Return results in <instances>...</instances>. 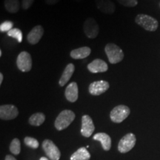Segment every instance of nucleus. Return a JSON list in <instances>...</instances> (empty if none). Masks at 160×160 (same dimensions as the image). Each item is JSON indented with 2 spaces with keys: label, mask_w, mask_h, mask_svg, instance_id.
<instances>
[{
  "label": "nucleus",
  "mask_w": 160,
  "mask_h": 160,
  "mask_svg": "<svg viewBox=\"0 0 160 160\" xmlns=\"http://www.w3.org/2000/svg\"><path fill=\"white\" fill-rule=\"evenodd\" d=\"M94 130L95 127L91 117L88 115H84L82 117V135L85 137H90Z\"/></svg>",
  "instance_id": "obj_11"
},
{
  "label": "nucleus",
  "mask_w": 160,
  "mask_h": 160,
  "mask_svg": "<svg viewBox=\"0 0 160 160\" xmlns=\"http://www.w3.org/2000/svg\"><path fill=\"white\" fill-rule=\"evenodd\" d=\"M91 154L85 148H80L71 157V160H89Z\"/></svg>",
  "instance_id": "obj_19"
},
{
  "label": "nucleus",
  "mask_w": 160,
  "mask_h": 160,
  "mask_svg": "<svg viewBox=\"0 0 160 160\" xmlns=\"http://www.w3.org/2000/svg\"><path fill=\"white\" fill-rule=\"evenodd\" d=\"M10 151L12 153L15 155H18L21 151V145H20V141L18 139H13L12 140L11 145H10Z\"/></svg>",
  "instance_id": "obj_23"
},
{
  "label": "nucleus",
  "mask_w": 160,
  "mask_h": 160,
  "mask_svg": "<svg viewBox=\"0 0 160 160\" xmlns=\"http://www.w3.org/2000/svg\"><path fill=\"white\" fill-rule=\"evenodd\" d=\"M137 25L142 27L144 29L148 31H157L159 26V22L155 18L147 14H138L135 19Z\"/></svg>",
  "instance_id": "obj_3"
},
{
  "label": "nucleus",
  "mask_w": 160,
  "mask_h": 160,
  "mask_svg": "<svg viewBox=\"0 0 160 160\" xmlns=\"http://www.w3.org/2000/svg\"><path fill=\"white\" fill-rule=\"evenodd\" d=\"M75 71V66L73 64L69 63L68 65L65 67V70H64L62 74L61 77L59 80V85L61 87L65 86L66 84L68 83V82L69 81L72 76H73V73Z\"/></svg>",
  "instance_id": "obj_16"
},
{
  "label": "nucleus",
  "mask_w": 160,
  "mask_h": 160,
  "mask_svg": "<svg viewBox=\"0 0 160 160\" xmlns=\"http://www.w3.org/2000/svg\"><path fill=\"white\" fill-rule=\"evenodd\" d=\"M45 120V116L42 113H36L29 118L28 122L33 126H40Z\"/></svg>",
  "instance_id": "obj_21"
},
{
  "label": "nucleus",
  "mask_w": 160,
  "mask_h": 160,
  "mask_svg": "<svg viewBox=\"0 0 160 160\" xmlns=\"http://www.w3.org/2000/svg\"><path fill=\"white\" fill-rule=\"evenodd\" d=\"M13 23L11 21H5L4 22L0 25V31L2 33L3 32H8L9 31L13 28Z\"/></svg>",
  "instance_id": "obj_25"
},
{
  "label": "nucleus",
  "mask_w": 160,
  "mask_h": 160,
  "mask_svg": "<svg viewBox=\"0 0 160 160\" xmlns=\"http://www.w3.org/2000/svg\"><path fill=\"white\" fill-rule=\"evenodd\" d=\"M77 1H79V0H77Z\"/></svg>",
  "instance_id": "obj_33"
},
{
  "label": "nucleus",
  "mask_w": 160,
  "mask_h": 160,
  "mask_svg": "<svg viewBox=\"0 0 160 160\" xmlns=\"http://www.w3.org/2000/svg\"><path fill=\"white\" fill-rule=\"evenodd\" d=\"M3 79H4V76L2 73H0V85H2L3 82Z\"/></svg>",
  "instance_id": "obj_30"
},
{
  "label": "nucleus",
  "mask_w": 160,
  "mask_h": 160,
  "mask_svg": "<svg viewBox=\"0 0 160 160\" xmlns=\"http://www.w3.org/2000/svg\"><path fill=\"white\" fill-rule=\"evenodd\" d=\"M4 6L8 12L11 13H16L20 9V2L19 0H5Z\"/></svg>",
  "instance_id": "obj_20"
},
{
  "label": "nucleus",
  "mask_w": 160,
  "mask_h": 160,
  "mask_svg": "<svg viewBox=\"0 0 160 160\" xmlns=\"http://www.w3.org/2000/svg\"><path fill=\"white\" fill-rule=\"evenodd\" d=\"M25 144L27 146H29L30 148H37L39 147V142L37 141V139H34V138L27 137L25 138Z\"/></svg>",
  "instance_id": "obj_24"
},
{
  "label": "nucleus",
  "mask_w": 160,
  "mask_h": 160,
  "mask_svg": "<svg viewBox=\"0 0 160 160\" xmlns=\"http://www.w3.org/2000/svg\"><path fill=\"white\" fill-rule=\"evenodd\" d=\"M7 33L8 37L14 38V39H17L19 43H21L22 42V32L21 30L18 28H12Z\"/></svg>",
  "instance_id": "obj_22"
},
{
  "label": "nucleus",
  "mask_w": 160,
  "mask_h": 160,
  "mask_svg": "<svg viewBox=\"0 0 160 160\" xmlns=\"http://www.w3.org/2000/svg\"><path fill=\"white\" fill-rule=\"evenodd\" d=\"M34 0H22V7L24 10H28L31 7Z\"/></svg>",
  "instance_id": "obj_27"
},
{
  "label": "nucleus",
  "mask_w": 160,
  "mask_h": 160,
  "mask_svg": "<svg viewBox=\"0 0 160 160\" xmlns=\"http://www.w3.org/2000/svg\"><path fill=\"white\" fill-rule=\"evenodd\" d=\"M93 139L101 142L105 151H109L111 148V139L109 135L105 133H98L93 136Z\"/></svg>",
  "instance_id": "obj_18"
},
{
  "label": "nucleus",
  "mask_w": 160,
  "mask_h": 160,
  "mask_svg": "<svg viewBox=\"0 0 160 160\" xmlns=\"http://www.w3.org/2000/svg\"><path fill=\"white\" fill-rule=\"evenodd\" d=\"M75 117V113L71 110H64L58 115L55 120V128L58 131H62L67 128L73 122Z\"/></svg>",
  "instance_id": "obj_1"
},
{
  "label": "nucleus",
  "mask_w": 160,
  "mask_h": 160,
  "mask_svg": "<svg viewBox=\"0 0 160 160\" xmlns=\"http://www.w3.org/2000/svg\"><path fill=\"white\" fill-rule=\"evenodd\" d=\"M97 8L102 13L106 14H113L115 12V4L111 0H95Z\"/></svg>",
  "instance_id": "obj_13"
},
{
  "label": "nucleus",
  "mask_w": 160,
  "mask_h": 160,
  "mask_svg": "<svg viewBox=\"0 0 160 160\" xmlns=\"http://www.w3.org/2000/svg\"><path fill=\"white\" fill-rule=\"evenodd\" d=\"M105 51L108 61L111 64H117L124 59L123 51L114 43L107 44L105 45Z\"/></svg>",
  "instance_id": "obj_2"
},
{
  "label": "nucleus",
  "mask_w": 160,
  "mask_h": 160,
  "mask_svg": "<svg viewBox=\"0 0 160 160\" xmlns=\"http://www.w3.org/2000/svg\"><path fill=\"white\" fill-rule=\"evenodd\" d=\"M19 115L18 108L13 105H3L0 106V118L3 120H11Z\"/></svg>",
  "instance_id": "obj_10"
},
{
  "label": "nucleus",
  "mask_w": 160,
  "mask_h": 160,
  "mask_svg": "<svg viewBox=\"0 0 160 160\" xmlns=\"http://www.w3.org/2000/svg\"><path fill=\"white\" fill-rule=\"evenodd\" d=\"M65 95L67 100L71 102H75L79 97V88H78L77 83L75 82L70 83L66 88Z\"/></svg>",
  "instance_id": "obj_15"
},
{
  "label": "nucleus",
  "mask_w": 160,
  "mask_h": 160,
  "mask_svg": "<svg viewBox=\"0 0 160 160\" xmlns=\"http://www.w3.org/2000/svg\"><path fill=\"white\" fill-rule=\"evenodd\" d=\"M136 142H137V139H136L135 135L131 133H128L120 139L119 145H118V150L122 153H127L134 147Z\"/></svg>",
  "instance_id": "obj_7"
},
{
  "label": "nucleus",
  "mask_w": 160,
  "mask_h": 160,
  "mask_svg": "<svg viewBox=\"0 0 160 160\" xmlns=\"http://www.w3.org/2000/svg\"><path fill=\"white\" fill-rule=\"evenodd\" d=\"M84 33L89 39H95L99 35V28L97 21L92 17L88 18L84 22Z\"/></svg>",
  "instance_id": "obj_5"
},
{
  "label": "nucleus",
  "mask_w": 160,
  "mask_h": 160,
  "mask_svg": "<svg viewBox=\"0 0 160 160\" xmlns=\"http://www.w3.org/2000/svg\"><path fill=\"white\" fill-rule=\"evenodd\" d=\"M110 87L109 83L105 80L95 81L90 84L88 87L89 93L93 96H99L108 90Z\"/></svg>",
  "instance_id": "obj_9"
},
{
  "label": "nucleus",
  "mask_w": 160,
  "mask_h": 160,
  "mask_svg": "<svg viewBox=\"0 0 160 160\" xmlns=\"http://www.w3.org/2000/svg\"><path fill=\"white\" fill-rule=\"evenodd\" d=\"M60 0H45V3L48 5H53L57 4Z\"/></svg>",
  "instance_id": "obj_28"
},
{
  "label": "nucleus",
  "mask_w": 160,
  "mask_h": 160,
  "mask_svg": "<svg viewBox=\"0 0 160 160\" xmlns=\"http://www.w3.org/2000/svg\"><path fill=\"white\" fill-rule=\"evenodd\" d=\"M40 160H49V159H48L46 157H41V159H40Z\"/></svg>",
  "instance_id": "obj_31"
},
{
  "label": "nucleus",
  "mask_w": 160,
  "mask_h": 160,
  "mask_svg": "<svg viewBox=\"0 0 160 160\" xmlns=\"http://www.w3.org/2000/svg\"><path fill=\"white\" fill-rule=\"evenodd\" d=\"M43 150L50 159L59 160L61 157V153L57 146L51 140L45 139L42 143Z\"/></svg>",
  "instance_id": "obj_8"
},
{
  "label": "nucleus",
  "mask_w": 160,
  "mask_h": 160,
  "mask_svg": "<svg viewBox=\"0 0 160 160\" xmlns=\"http://www.w3.org/2000/svg\"><path fill=\"white\" fill-rule=\"evenodd\" d=\"M17 66L19 71L28 72L32 68V58L28 52L22 51L18 55Z\"/></svg>",
  "instance_id": "obj_6"
},
{
  "label": "nucleus",
  "mask_w": 160,
  "mask_h": 160,
  "mask_svg": "<svg viewBox=\"0 0 160 160\" xmlns=\"http://www.w3.org/2000/svg\"><path fill=\"white\" fill-rule=\"evenodd\" d=\"M44 28L42 25H37L33 27L31 31L28 34L27 39L28 42L31 45H37L39 43L40 39H42L44 34Z\"/></svg>",
  "instance_id": "obj_12"
},
{
  "label": "nucleus",
  "mask_w": 160,
  "mask_h": 160,
  "mask_svg": "<svg viewBox=\"0 0 160 160\" xmlns=\"http://www.w3.org/2000/svg\"><path fill=\"white\" fill-rule=\"evenodd\" d=\"M91 53V49L86 46V47H81L79 48L73 50L70 53V56L74 59H82L88 57Z\"/></svg>",
  "instance_id": "obj_17"
},
{
  "label": "nucleus",
  "mask_w": 160,
  "mask_h": 160,
  "mask_svg": "<svg viewBox=\"0 0 160 160\" xmlns=\"http://www.w3.org/2000/svg\"><path fill=\"white\" fill-rule=\"evenodd\" d=\"M88 69L90 72L93 73H104L108 69L107 63L100 59H96L91 63L88 65Z\"/></svg>",
  "instance_id": "obj_14"
},
{
  "label": "nucleus",
  "mask_w": 160,
  "mask_h": 160,
  "mask_svg": "<svg viewBox=\"0 0 160 160\" xmlns=\"http://www.w3.org/2000/svg\"><path fill=\"white\" fill-rule=\"evenodd\" d=\"M117 2L125 7H135L138 4L137 0H117Z\"/></svg>",
  "instance_id": "obj_26"
},
{
  "label": "nucleus",
  "mask_w": 160,
  "mask_h": 160,
  "mask_svg": "<svg viewBox=\"0 0 160 160\" xmlns=\"http://www.w3.org/2000/svg\"><path fill=\"white\" fill-rule=\"evenodd\" d=\"M5 160H17L15 159L14 157H13V156H11V155H7L5 157Z\"/></svg>",
  "instance_id": "obj_29"
},
{
  "label": "nucleus",
  "mask_w": 160,
  "mask_h": 160,
  "mask_svg": "<svg viewBox=\"0 0 160 160\" xmlns=\"http://www.w3.org/2000/svg\"><path fill=\"white\" fill-rule=\"evenodd\" d=\"M131 110L128 106L124 105H118L112 110L110 117L112 122L115 123H121L130 115Z\"/></svg>",
  "instance_id": "obj_4"
},
{
  "label": "nucleus",
  "mask_w": 160,
  "mask_h": 160,
  "mask_svg": "<svg viewBox=\"0 0 160 160\" xmlns=\"http://www.w3.org/2000/svg\"><path fill=\"white\" fill-rule=\"evenodd\" d=\"M2 50H0V57H2Z\"/></svg>",
  "instance_id": "obj_32"
}]
</instances>
